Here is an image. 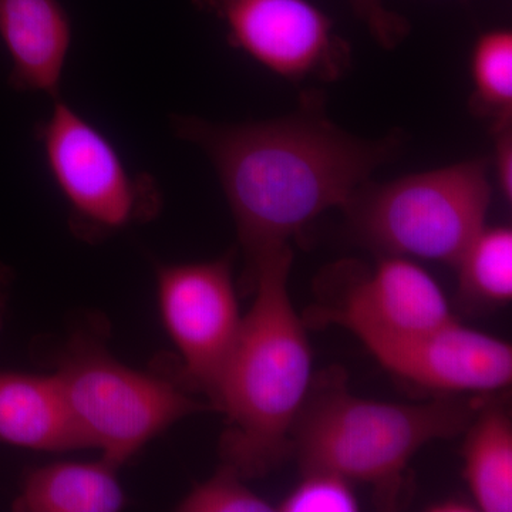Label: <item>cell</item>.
I'll list each match as a JSON object with an SVG mask.
<instances>
[{
	"mask_svg": "<svg viewBox=\"0 0 512 512\" xmlns=\"http://www.w3.org/2000/svg\"><path fill=\"white\" fill-rule=\"evenodd\" d=\"M171 126L214 165L247 271L291 248L289 241L323 212L345 208L402 143L396 133L376 141L352 136L326 116L316 92L303 93L298 109L279 119L225 124L174 116Z\"/></svg>",
	"mask_w": 512,
	"mask_h": 512,
	"instance_id": "cell-1",
	"label": "cell"
},
{
	"mask_svg": "<svg viewBox=\"0 0 512 512\" xmlns=\"http://www.w3.org/2000/svg\"><path fill=\"white\" fill-rule=\"evenodd\" d=\"M292 249L248 269L256 295L222 372L215 410L225 414L224 464L264 476L291 454V430L311 387L312 349L288 291Z\"/></svg>",
	"mask_w": 512,
	"mask_h": 512,
	"instance_id": "cell-2",
	"label": "cell"
},
{
	"mask_svg": "<svg viewBox=\"0 0 512 512\" xmlns=\"http://www.w3.org/2000/svg\"><path fill=\"white\" fill-rule=\"evenodd\" d=\"M484 402L448 396L420 404L366 400L350 393L346 373L335 367L313 377L292 426L291 453L302 470L326 468L372 484L393 500L414 454L466 431Z\"/></svg>",
	"mask_w": 512,
	"mask_h": 512,
	"instance_id": "cell-3",
	"label": "cell"
},
{
	"mask_svg": "<svg viewBox=\"0 0 512 512\" xmlns=\"http://www.w3.org/2000/svg\"><path fill=\"white\" fill-rule=\"evenodd\" d=\"M491 192L488 161L471 160L366 183L343 210L357 237L386 255L456 265L485 227Z\"/></svg>",
	"mask_w": 512,
	"mask_h": 512,
	"instance_id": "cell-4",
	"label": "cell"
},
{
	"mask_svg": "<svg viewBox=\"0 0 512 512\" xmlns=\"http://www.w3.org/2000/svg\"><path fill=\"white\" fill-rule=\"evenodd\" d=\"M87 448L121 466L168 427L214 410L177 384L131 369L87 340H74L56 373Z\"/></svg>",
	"mask_w": 512,
	"mask_h": 512,
	"instance_id": "cell-5",
	"label": "cell"
},
{
	"mask_svg": "<svg viewBox=\"0 0 512 512\" xmlns=\"http://www.w3.org/2000/svg\"><path fill=\"white\" fill-rule=\"evenodd\" d=\"M47 168L69 208L73 234L99 242L153 220L161 194L150 174H133L109 138L62 96L35 128Z\"/></svg>",
	"mask_w": 512,
	"mask_h": 512,
	"instance_id": "cell-6",
	"label": "cell"
},
{
	"mask_svg": "<svg viewBox=\"0 0 512 512\" xmlns=\"http://www.w3.org/2000/svg\"><path fill=\"white\" fill-rule=\"evenodd\" d=\"M225 25L229 43L292 83L339 80L350 46L308 0H192Z\"/></svg>",
	"mask_w": 512,
	"mask_h": 512,
	"instance_id": "cell-7",
	"label": "cell"
},
{
	"mask_svg": "<svg viewBox=\"0 0 512 512\" xmlns=\"http://www.w3.org/2000/svg\"><path fill=\"white\" fill-rule=\"evenodd\" d=\"M157 291L164 328L183 359L184 379L207 393L214 407L242 323L232 256L158 266Z\"/></svg>",
	"mask_w": 512,
	"mask_h": 512,
	"instance_id": "cell-8",
	"label": "cell"
},
{
	"mask_svg": "<svg viewBox=\"0 0 512 512\" xmlns=\"http://www.w3.org/2000/svg\"><path fill=\"white\" fill-rule=\"evenodd\" d=\"M357 339L394 375L429 389L493 393L511 384V346L456 320L426 332L363 333Z\"/></svg>",
	"mask_w": 512,
	"mask_h": 512,
	"instance_id": "cell-9",
	"label": "cell"
},
{
	"mask_svg": "<svg viewBox=\"0 0 512 512\" xmlns=\"http://www.w3.org/2000/svg\"><path fill=\"white\" fill-rule=\"evenodd\" d=\"M315 316L355 336L410 335L456 320L433 276L400 255L383 256L369 274L353 275L338 303L316 309Z\"/></svg>",
	"mask_w": 512,
	"mask_h": 512,
	"instance_id": "cell-10",
	"label": "cell"
},
{
	"mask_svg": "<svg viewBox=\"0 0 512 512\" xmlns=\"http://www.w3.org/2000/svg\"><path fill=\"white\" fill-rule=\"evenodd\" d=\"M0 37L12 62L13 90L60 96L72 23L59 0H0Z\"/></svg>",
	"mask_w": 512,
	"mask_h": 512,
	"instance_id": "cell-11",
	"label": "cell"
},
{
	"mask_svg": "<svg viewBox=\"0 0 512 512\" xmlns=\"http://www.w3.org/2000/svg\"><path fill=\"white\" fill-rule=\"evenodd\" d=\"M0 443L53 453L87 448L55 375L0 370Z\"/></svg>",
	"mask_w": 512,
	"mask_h": 512,
	"instance_id": "cell-12",
	"label": "cell"
},
{
	"mask_svg": "<svg viewBox=\"0 0 512 512\" xmlns=\"http://www.w3.org/2000/svg\"><path fill=\"white\" fill-rule=\"evenodd\" d=\"M117 466L101 457L93 463L60 461L30 471L13 511L116 512L126 503Z\"/></svg>",
	"mask_w": 512,
	"mask_h": 512,
	"instance_id": "cell-13",
	"label": "cell"
},
{
	"mask_svg": "<svg viewBox=\"0 0 512 512\" xmlns=\"http://www.w3.org/2000/svg\"><path fill=\"white\" fill-rule=\"evenodd\" d=\"M464 476L478 511H512V421L507 404L485 400L467 427Z\"/></svg>",
	"mask_w": 512,
	"mask_h": 512,
	"instance_id": "cell-14",
	"label": "cell"
},
{
	"mask_svg": "<svg viewBox=\"0 0 512 512\" xmlns=\"http://www.w3.org/2000/svg\"><path fill=\"white\" fill-rule=\"evenodd\" d=\"M458 292L467 303L500 308L512 299V231L485 227L456 262Z\"/></svg>",
	"mask_w": 512,
	"mask_h": 512,
	"instance_id": "cell-15",
	"label": "cell"
},
{
	"mask_svg": "<svg viewBox=\"0 0 512 512\" xmlns=\"http://www.w3.org/2000/svg\"><path fill=\"white\" fill-rule=\"evenodd\" d=\"M471 107L493 123L494 131L511 126L512 33L491 30L478 37L471 53Z\"/></svg>",
	"mask_w": 512,
	"mask_h": 512,
	"instance_id": "cell-16",
	"label": "cell"
},
{
	"mask_svg": "<svg viewBox=\"0 0 512 512\" xmlns=\"http://www.w3.org/2000/svg\"><path fill=\"white\" fill-rule=\"evenodd\" d=\"M301 483L286 495L281 512H355L359 501L353 493L349 478L326 468L302 470Z\"/></svg>",
	"mask_w": 512,
	"mask_h": 512,
	"instance_id": "cell-17",
	"label": "cell"
},
{
	"mask_svg": "<svg viewBox=\"0 0 512 512\" xmlns=\"http://www.w3.org/2000/svg\"><path fill=\"white\" fill-rule=\"evenodd\" d=\"M244 477L227 466L205 483L195 485L178 504L183 512H269L272 505L242 483Z\"/></svg>",
	"mask_w": 512,
	"mask_h": 512,
	"instance_id": "cell-18",
	"label": "cell"
},
{
	"mask_svg": "<svg viewBox=\"0 0 512 512\" xmlns=\"http://www.w3.org/2000/svg\"><path fill=\"white\" fill-rule=\"evenodd\" d=\"M353 10L383 49H396L406 39L410 25L399 13L384 5V0H349Z\"/></svg>",
	"mask_w": 512,
	"mask_h": 512,
	"instance_id": "cell-19",
	"label": "cell"
},
{
	"mask_svg": "<svg viewBox=\"0 0 512 512\" xmlns=\"http://www.w3.org/2000/svg\"><path fill=\"white\" fill-rule=\"evenodd\" d=\"M495 174L505 200H512V127L495 131Z\"/></svg>",
	"mask_w": 512,
	"mask_h": 512,
	"instance_id": "cell-20",
	"label": "cell"
},
{
	"mask_svg": "<svg viewBox=\"0 0 512 512\" xmlns=\"http://www.w3.org/2000/svg\"><path fill=\"white\" fill-rule=\"evenodd\" d=\"M427 510L433 512H471L478 511V508L474 501L458 497V495H450V497L441 498L436 503L429 505Z\"/></svg>",
	"mask_w": 512,
	"mask_h": 512,
	"instance_id": "cell-21",
	"label": "cell"
},
{
	"mask_svg": "<svg viewBox=\"0 0 512 512\" xmlns=\"http://www.w3.org/2000/svg\"><path fill=\"white\" fill-rule=\"evenodd\" d=\"M10 284V269L8 266L0 265V329L5 320L6 303H8V293Z\"/></svg>",
	"mask_w": 512,
	"mask_h": 512,
	"instance_id": "cell-22",
	"label": "cell"
}]
</instances>
